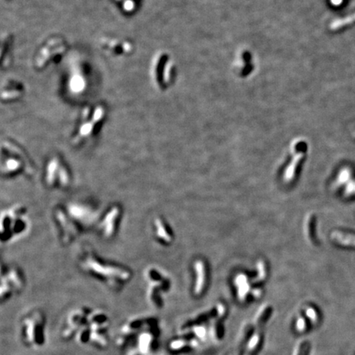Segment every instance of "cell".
I'll list each match as a JSON object with an SVG mask.
<instances>
[{
	"mask_svg": "<svg viewBox=\"0 0 355 355\" xmlns=\"http://www.w3.org/2000/svg\"><path fill=\"white\" fill-rule=\"evenodd\" d=\"M82 267L84 271L97 275V277L106 280L111 285L123 284L131 278V272L127 269L111 264L104 263L93 255H88L87 257L85 256Z\"/></svg>",
	"mask_w": 355,
	"mask_h": 355,
	"instance_id": "cell-1",
	"label": "cell"
},
{
	"mask_svg": "<svg viewBox=\"0 0 355 355\" xmlns=\"http://www.w3.org/2000/svg\"><path fill=\"white\" fill-rule=\"evenodd\" d=\"M106 107L102 105L97 104L86 107L82 112L80 123L73 136V142L80 143L94 136L99 132L100 127L106 120Z\"/></svg>",
	"mask_w": 355,
	"mask_h": 355,
	"instance_id": "cell-2",
	"label": "cell"
},
{
	"mask_svg": "<svg viewBox=\"0 0 355 355\" xmlns=\"http://www.w3.org/2000/svg\"><path fill=\"white\" fill-rule=\"evenodd\" d=\"M68 48V43L61 36L49 38L35 55V68L42 70L51 64H58L66 54Z\"/></svg>",
	"mask_w": 355,
	"mask_h": 355,
	"instance_id": "cell-3",
	"label": "cell"
},
{
	"mask_svg": "<svg viewBox=\"0 0 355 355\" xmlns=\"http://www.w3.org/2000/svg\"><path fill=\"white\" fill-rule=\"evenodd\" d=\"M174 65L169 54L158 52L153 57L150 66V77L154 87L159 91H165L171 84Z\"/></svg>",
	"mask_w": 355,
	"mask_h": 355,
	"instance_id": "cell-4",
	"label": "cell"
},
{
	"mask_svg": "<svg viewBox=\"0 0 355 355\" xmlns=\"http://www.w3.org/2000/svg\"><path fill=\"white\" fill-rule=\"evenodd\" d=\"M2 152L7 155L2 161V174L14 175L22 169L27 173H32V167L27 156L16 144L9 141H2Z\"/></svg>",
	"mask_w": 355,
	"mask_h": 355,
	"instance_id": "cell-5",
	"label": "cell"
},
{
	"mask_svg": "<svg viewBox=\"0 0 355 355\" xmlns=\"http://www.w3.org/2000/svg\"><path fill=\"white\" fill-rule=\"evenodd\" d=\"M45 318L42 313L35 311L22 321L24 341L29 346L39 347L45 341Z\"/></svg>",
	"mask_w": 355,
	"mask_h": 355,
	"instance_id": "cell-6",
	"label": "cell"
},
{
	"mask_svg": "<svg viewBox=\"0 0 355 355\" xmlns=\"http://www.w3.org/2000/svg\"><path fill=\"white\" fill-rule=\"evenodd\" d=\"M45 184L49 187L59 186L66 188L70 184L71 178L68 169L57 156L52 157L45 166Z\"/></svg>",
	"mask_w": 355,
	"mask_h": 355,
	"instance_id": "cell-7",
	"label": "cell"
},
{
	"mask_svg": "<svg viewBox=\"0 0 355 355\" xmlns=\"http://www.w3.org/2000/svg\"><path fill=\"white\" fill-rule=\"evenodd\" d=\"M67 86L71 94L73 96H82L85 94L88 89V71L80 62H77L71 65Z\"/></svg>",
	"mask_w": 355,
	"mask_h": 355,
	"instance_id": "cell-8",
	"label": "cell"
},
{
	"mask_svg": "<svg viewBox=\"0 0 355 355\" xmlns=\"http://www.w3.org/2000/svg\"><path fill=\"white\" fill-rule=\"evenodd\" d=\"M6 226V240L15 236H21L27 227L26 221L23 220V211L19 208H12L2 215V227ZM5 232V231H4ZM2 232V234L4 233Z\"/></svg>",
	"mask_w": 355,
	"mask_h": 355,
	"instance_id": "cell-9",
	"label": "cell"
},
{
	"mask_svg": "<svg viewBox=\"0 0 355 355\" xmlns=\"http://www.w3.org/2000/svg\"><path fill=\"white\" fill-rule=\"evenodd\" d=\"M100 47L105 54L116 58L129 56L134 51L131 40L122 38L103 37L100 40Z\"/></svg>",
	"mask_w": 355,
	"mask_h": 355,
	"instance_id": "cell-10",
	"label": "cell"
},
{
	"mask_svg": "<svg viewBox=\"0 0 355 355\" xmlns=\"http://www.w3.org/2000/svg\"><path fill=\"white\" fill-rule=\"evenodd\" d=\"M23 287V280L21 274L16 269H10L2 275L1 282V298L2 300L7 299L12 293L19 292Z\"/></svg>",
	"mask_w": 355,
	"mask_h": 355,
	"instance_id": "cell-11",
	"label": "cell"
},
{
	"mask_svg": "<svg viewBox=\"0 0 355 355\" xmlns=\"http://www.w3.org/2000/svg\"><path fill=\"white\" fill-rule=\"evenodd\" d=\"M91 311L87 308H79L73 311L68 317L67 324L64 327L63 336L64 338H70L73 335L78 333L82 327L87 323V318Z\"/></svg>",
	"mask_w": 355,
	"mask_h": 355,
	"instance_id": "cell-12",
	"label": "cell"
},
{
	"mask_svg": "<svg viewBox=\"0 0 355 355\" xmlns=\"http://www.w3.org/2000/svg\"><path fill=\"white\" fill-rule=\"evenodd\" d=\"M25 94L24 85L17 79L7 78L3 81L1 87V99L2 102H14L21 99Z\"/></svg>",
	"mask_w": 355,
	"mask_h": 355,
	"instance_id": "cell-13",
	"label": "cell"
},
{
	"mask_svg": "<svg viewBox=\"0 0 355 355\" xmlns=\"http://www.w3.org/2000/svg\"><path fill=\"white\" fill-rule=\"evenodd\" d=\"M55 217H56L57 222L59 223V226L62 230V236L64 242L69 243L78 235V228L75 223L73 222L70 216L69 217L67 216L66 213L61 209L57 210Z\"/></svg>",
	"mask_w": 355,
	"mask_h": 355,
	"instance_id": "cell-14",
	"label": "cell"
},
{
	"mask_svg": "<svg viewBox=\"0 0 355 355\" xmlns=\"http://www.w3.org/2000/svg\"><path fill=\"white\" fill-rule=\"evenodd\" d=\"M121 216V209L118 206H114L109 210L102 220L100 226L101 231L104 237L111 238L116 234V229L118 226V220Z\"/></svg>",
	"mask_w": 355,
	"mask_h": 355,
	"instance_id": "cell-15",
	"label": "cell"
},
{
	"mask_svg": "<svg viewBox=\"0 0 355 355\" xmlns=\"http://www.w3.org/2000/svg\"><path fill=\"white\" fill-rule=\"evenodd\" d=\"M68 212L71 218L84 226H88L96 219V214L87 206L79 203H72L68 206Z\"/></svg>",
	"mask_w": 355,
	"mask_h": 355,
	"instance_id": "cell-16",
	"label": "cell"
},
{
	"mask_svg": "<svg viewBox=\"0 0 355 355\" xmlns=\"http://www.w3.org/2000/svg\"><path fill=\"white\" fill-rule=\"evenodd\" d=\"M195 271L197 273V280H196L194 291L197 295H199L203 291L205 282H206V270H205V265L203 261H196Z\"/></svg>",
	"mask_w": 355,
	"mask_h": 355,
	"instance_id": "cell-17",
	"label": "cell"
},
{
	"mask_svg": "<svg viewBox=\"0 0 355 355\" xmlns=\"http://www.w3.org/2000/svg\"><path fill=\"white\" fill-rule=\"evenodd\" d=\"M119 5V9L124 14L132 15L138 10L140 0H116Z\"/></svg>",
	"mask_w": 355,
	"mask_h": 355,
	"instance_id": "cell-18",
	"label": "cell"
},
{
	"mask_svg": "<svg viewBox=\"0 0 355 355\" xmlns=\"http://www.w3.org/2000/svg\"><path fill=\"white\" fill-rule=\"evenodd\" d=\"M199 345V341L196 339H192V340H184V339H179L173 341L169 344V350L173 351H181L183 349L187 348V347H191V348H196Z\"/></svg>",
	"mask_w": 355,
	"mask_h": 355,
	"instance_id": "cell-19",
	"label": "cell"
},
{
	"mask_svg": "<svg viewBox=\"0 0 355 355\" xmlns=\"http://www.w3.org/2000/svg\"><path fill=\"white\" fill-rule=\"evenodd\" d=\"M155 236L159 239L162 240L163 242H172V237L167 231V229L165 227V224L162 220L160 218H156L155 220Z\"/></svg>",
	"mask_w": 355,
	"mask_h": 355,
	"instance_id": "cell-20",
	"label": "cell"
},
{
	"mask_svg": "<svg viewBox=\"0 0 355 355\" xmlns=\"http://www.w3.org/2000/svg\"><path fill=\"white\" fill-rule=\"evenodd\" d=\"M152 336V333L150 332L141 333L138 339V350L141 353L146 354L151 351L154 341Z\"/></svg>",
	"mask_w": 355,
	"mask_h": 355,
	"instance_id": "cell-21",
	"label": "cell"
},
{
	"mask_svg": "<svg viewBox=\"0 0 355 355\" xmlns=\"http://www.w3.org/2000/svg\"><path fill=\"white\" fill-rule=\"evenodd\" d=\"M303 157H304V154H303V153H298L297 155H294V157L293 158L291 163L289 164L287 169L285 170V176H284L285 181H291L292 179H294V174H295V169H296L297 166L299 165V162L301 161Z\"/></svg>",
	"mask_w": 355,
	"mask_h": 355,
	"instance_id": "cell-22",
	"label": "cell"
},
{
	"mask_svg": "<svg viewBox=\"0 0 355 355\" xmlns=\"http://www.w3.org/2000/svg\"><path fill=\"white\" fill-rule=\"evenodd\" d=\"M261 341V335L259 332H254L253 334L250 337L249 340L247 342V351L248 352H252L256 350L258 346Z\"/></svg>",
	"mask_w": 355,
	"mask_h": 355,
	"instance_id": "cell-23",
	"label": "cell"
},
{
	"mask_svg": "<svg viewBox=\"0 0 355 355\" xmlns=\"http://www.w3.org/2000/svg\"><path fill=\"white\" fill-rule=\"evenodd\" d=\"M308 351V345L306 341H300L294 348L292 355H307Z\"/></svg>",
	"mask_w": 355,
	"mask_h": 355,
	"instance_id": "cell-24",
	"label": "cell"
},
{
	"mask_svg": "<svg viewBox=\"0 0 355 355\" xmlns=\"http://www.w3.org/2000/svg\"><path fill=\"white\" fill-rule=\"evenodd\" d=\"M307 329V323L303 317H299L295 322V330L299 333H303Z\"/></svg>",
	"mask_w": 355,
	"mask_h": 355,
	"instance_id": "cell-25",
	"label": "cell"
},
{
	"mask_svg": "<svg viewBox=\"0 0 355 355\" xmlns=\"http://www.w3.org/2000/svg\"><path fill=\"white\" fill-rule=\"evenodd\" d=\"M305 313L307 318L311 321L312 323H316V322H317V321H318V313H317L314 308H307Z\"/></svg>",
	"mask_w": 355,
	"mask_h": 355,
	"instance_id": "cell-26",
	"label": "cell"
},
{
	"mask_svg": "<svg viewBox=\"0 0 355 355\" xmlns=\"http://www.w3.org/2000/svg\"><path fill=\"white\" fill-rule=\"evenodd\" d=\"M258 267L260 269V271H259L260 274L258 275V277L256 278V280H253L254 282L259 281V280H262L265 278V268H264V264L261 261L259 262Z\"/></svg>",
	"mask_w": 355,
	"mask_h": 355,
	"instance_id": "cell-27",
	"label": "cell"
},
{
	"mask_svg": "<svg viewBox=\"0 0 355 355\" xmlns=\"http://www.w3.org/2000/svg\"><path fill=\"white\" fill-rule=\"evenodd\" d=\"M331 2H332V4L334 5V6L338 7V6H341V5L343 3L344 0H331Z\"/></svg>",
	"mask_w": 355,
	"mask_h": 355,
	"instance_id": "cell-28",
	"label": "cell"
}]
</instances>
